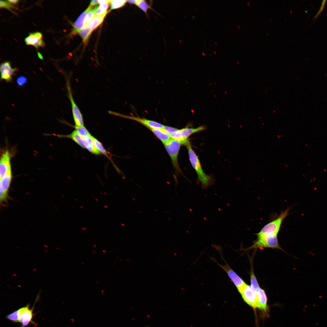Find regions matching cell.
<instances>
[{"label":"cell","mask_w":327,"mask_h":327,"mask_svg":"<svg viewBox=\"0 0 327 327\" xmlns=\"http://www.w3.org/2000/svg\"><path fill=\"white\" fill-rule=\"evenodd\" d=\"M256 293L257 308L266 315H268L269 308L267 304V298L265 291L260 288Z\"/></svg>","instance_id":"16"},{"label":"cell","mask_w":327,"mask_h":327,"mask_svg":"<svg viewBox=\"0 0 327 327\" xmlns=\"http://www.w3.org/2000/svg\"><path fill=\"white\" fill-rule=\"evenodd\" d=\"M225 272L238 290L242 288L246 283L243 279L227 264L222 265L217 263Z\"/></svg>","instance_id":"11"},{"label":"cell","mask_w":327,"mask_h":327,"mask_svg":"<svg viewBox=\"0 0 327 327\" xmlns=\"http://www.w3.org/2000/svg\"><path fill=\"white\" fill-rule=\"evenodd\" d=\"M290 208L282 211L279 216L275 220L265 225L258 233L256 234L257 237L266 234H278L282 223L288 214Z\"/></svg>","instance_id":"4"},{"label":"cell","mask_w":327,"mask_h":327,"mask_svg":"<svg viewBox=\"0 0 327 327\" xmlns=\"http://www.w3.org/2000/svg\"><path fill=\"white\" fill-rule=\"evenodd\" d=\"M127 2H128L130 4L136 5L138 0H127Z\"/></svg>","instance_id":"33"},{"label":"cell","mask_w":327,"mask_h":327,"mask_svg":"<svg viewBox=\"0 0 327 327\" xmlns=\"http://www.w3.org/2000/svg\"><path fill=\"white\" fill-rule=\"evenodd\" d=\"M149 129L164 144L171 139L169 135L163 129L152 128Z\"/></svg>","instance_id":"18"},{"label":"cell","mask_w":327,"mask_h":327,"mask_svg":"<svg viewBox=\"0 0 327 327\" xmlns=\"http://www.w3.org/2000/svg\"><path fill=\"white\" fill-rule=\"evenodd\" d=\"M92 8V7L89 5L88 8L78 17L74 23L72 32V34L78 33L79 31L84 26L87 14Z\"/></svg>","instance_id":"17"},{"label":"cell","mask_w":327,"mask_h":327,"mask_svg":"<svg viewBox=\"0 0 327 327\" xmlns=\"http://www.w3.org/2000/svg\"><path fill=\"white\" fill-rule=\"evenodd\" d=\"M251 286L254 291L256 293L260 288L255 276L253 272L250 274Z\"/></svg>","instance_id":"25"},{"label":"cell","mask_w":327,"mask_h":327,"mask_svg":"<svg viewBox=\"0 0 327 327\" xmlns=\"http://www.w3.org/2000/svg\"><path fill=\"white\" fill-rule=\"evenodd\" d=\"M136 5L145 13L146 15H147L148 9H152L151 6L145 0H138Z\"/></svg>","instance_id":"22"},{"label":"cell","mask_w":327,"mask_h":327,"mask_svg":"<svg viewBox=\"0 0 327 327\" xmlns=\"http://www.w3.org/2000/svg\"><path fill=\"white\" fill-rule=\"evenodd\" d=\"M326 1V0H323L322 1L321 5L320 7V8L315 15V16L314 17V18L315 19L319 15L320 13L322 12V11L324 8V6Z\"/></svg>","instance_id":"31"},{"label":"cell","mask_w":327,"mask_h":327,"mask_svg":"<svg viewBox=\"0 0 327 327\" xmlns=\"http://www.w3.org/2000/svg\"><path fill=\"white\" fill-rule=\"evenodd\" d=\"M111 0H98L99 6L94 8L95 16L104 14L107 11L109 4Z\"/></svg>","instance_id":"19"},{"label":"cell","mask_w":327,"mask_h":327,"mask_svg":"<svg viewBox=\"0 0 327 327\" xmlns=\"http://www.w3.org/2000/svg\"><path fill=\"white\" fill-rule=\"evenodd\" d=\"M88 25L84 26L78 32L84 43L87 41L92 31L89 28Z\"/></svg>","instance_id":"21"},{"label":"cell","mask_w":327,"mask_h":327,"mask_svg":"<svg viewBox=\"0 0 327 327\" xmlns=\"http://www.w3.org/2000/svg\"><path fill=\"white\" fill-rule=\"evenodd\" d=\"M107 13V12L103 14L95 16L89 24V28L92 31L95 29L102 22Z\"/></svg>","instance_id":"20"},{"label":"cell","mask_w":327,"mask_h":327,"mask_svg":"<svg viewBox=\"0 0 327 327\" xmlns=\"http://www.w3.org/2000/svg\"><path fill=\"white\" fill-rule=\"evenodd\" d=\"M94 9L92 8L87 13L85 18L84 26L88 25L95 16Z\"/></svg>","instance_id":"28"},{"label":"cell","mask_w":327,"mask_h":327,"mask_svg":"<svg viewBox=\"0 0 327 327\" xmlns=\"http://www.w3.org/2000/svg\"><path fill=\"white\" fill-rule=\"evenodd\" d=\"M68 97L71 104L72 112L75 126L80 127L84 126L83 116L79 108L73 99L70 83L68 80L67 82Z\"/></svg>","instance_id":"8"},{"label":"cell","mask_w":327,"mask_h":327,"mask_svg":"<svg viewBox=\"0 0 327 327\" xmlns=\"http://www.w3.org/2000/svg\"><path fill=\"white\" fill-rule=\"evenodd\" d=\"M277 233L266 234L257 237L253 245L248 249L262 248H270L282 249L278 243Z\"/></svg>","instance_id":"3"},{"label":"cell","mask_w":327,"mask_h":327,"mask_svg":"<svg viewBox=\"0 0 327 327\" xmlns=\"http://www.w3.org/2000/svg\"><path fill=\"white\" fill-rule=\"evenodd\" d=\"M27 45H31L38 48L45 46V43L43 40V35L40 32H36L31 33L25 39Z\"/></svg>","instance_id":"15"},{"label":"cell","mask_w":327,"mask_h":327,"mask_svg":"<svg viewBox=\"0 0 327 327\" xmlns=\"http://www.w3.org/2000/svg\"><path fill=\"white\" fill-rule=\"evenodd\" d=\"M206 127L201 126L195 128L186 127L180 129L177 128L169 134L171 138L180 142L182 145H185L189 141L188 138L191 135L205 130Z\"/></svg>","instance_id":"5"},{"label":"cell","mask_w":327,"mask_h":327,"mask_svg":"<svg viewBox=\"0 0 327 327\" xmlns=\"http://www.w3.org/2000/svg\"><path fill=\"white\" fill-rule=\"evenodd\" d=\"M12 169L2 178L0 181V202L1 205L7 204L10 198L9 192L13 178Z\"/></svg>","instance_id":"7"},{"label":"cell","mask_w":327,"mask_h":327,"mask_svg":"<svg viewBox=\"0 0 327 327\" xmlns=\"http://www.w3.org/2000/svg\"><path fill=\"white\" fill-rule=\"evenodd\" d=\"M11 154L6 149L1 155L0 160V179L3 177L12 169L11 164Z\"/></svg>","instance_id":"10"},{"label":"cell","mask_w":327,"mask_h":327,"mask_svg":"<svg viewBox=\"0 0 327 327\" xmlns=\"http://www.w3.org/2000/svg\"><path fill=\"white\" fill-rule=\"evenodd\" d=\"M187 148L190 163L197 175L203 189L206 188L212 183L211 178L203 171L198 157L192 148L189 141L185 145Z\"/></svg>","instance_id":"1"},{"label":"cell","mask_w":327,"mask_h":327,"mask_svg":"<svg viewBox=\"0 0 327 327\" xmlns=\"http://www.w3.org/2000/svg\"><path fill=\"white\" fill-rule=\"evenodd\" d=\"M179 141L171 139L164 144L165 148L171 159L173 165L177 172H181L178 163V156L181 145Z\"/></svg>","instance_id":"6"},{"label":"cell","mask_w":327,"mask_h":327,"mask_svg":"<svg viewBox=\"0 0 327 327\" xmlns=\"http://www.w3.org/2000/svg\"><path fill=\"white\" fill-rule=\"evenodd\" d=\"M19 310L18 309L7 315L6 318L13 322H19Z\"/></svg>","instance_id":"27"},{"label":"cell","mask_w":327,"mask_h":327,"mask_svg":"<svg viewBox=\"0 0 327 327\" xmlns=\"http://www.w3.org/2000/svg\"><path fill=\"white\" fill-rule=\"evenodd\" d=\"M27 81V78L24 76H21L18 77L16 79V83L18 85L22 86L25 84Z\"/></svg>","instance_id":"30"},{"label":"cell","mask_w":327,"mask_h":327,"mask_svg":"<svg viewBox=\"0 0 327 327\" xmlns=\"http://www.w3.org/2000/svg\"><path fill=\"white\" fill-rule=\"evenodd\" d=\"M118 115L123 117L130 119L137 122L147 127L148 129L157 128L163 129L164 125L154 121L145 118L136 117L134 116H129L117 114Z\"/></svg>","instance_id":"13"},{"label":"cell","mask_w":327,"mask_h":327,"mask_svg":"<svg viewBox=\"0 0 327 327\" xmlns=\"http://www.w3.org/2000/svg\"><path fill=\"white\" fill-rule=\"evenodd\" d=\"M238 291L246 303L254 309L257 308L256 294L251 286L246 284Z\"/></svg>","instance_id":"9"},{"label":"cell","mask_w":327,"mask_h":327,"mask_svg":"<svg viewBox=\"0 0 327 327\" xmlns=\"http://www.w3.org/2000/svg\"><path fill=\"white\" fill-rule=\"evenodd\" d=\"M93 143L97 149L105 155H107V153L106 150L100 143L97 139L93 137Z\"/></svg>","instance_id":"26"},{"label":"cell","mask_w":327,"mask_h":327,"mask_svg":"<svg viewBox=\"0 0 327 327\" xmlns=\"http://www.w3.org/2000/svg\"><path fill=\"white\" fill-rule=\"evenodd\" d=\"M98 4V0H93L90 2L89 6L91 7Z\"/></svg>","instance_id":"32"},{"label":"cell","mask_w":327,"mask_h":327,"mask_svg":"<svg viewBox=\"0 0 327 327\" xmlns=\"http://www.w3.org/2000/svg\"><path fill=\"white\" fill-rule=\"evenodd\" d=\"M17 71L16 68H12L8 61L2 63L0 65L1 80H5L7 82H11L13 77Z\"/></svg>","instance_id":"12"},{"label":"cell","mask_w":327,"mask_h":327,"mask_svg":"<svg viewBox=\"0 0 327 327\" xmlns=\"http://www.w3.org/2000/svg\"><path fill=\"white\" fill-rule=\"evenodd\" d=\"M7 1L12 4H16L19 1L18 0H8Z\"/></svg>","instance_id":"34"},{"label":"cell","mask_w":327,"mask_h":327,"mask_svg":"<svg viewBox=\"0 0 327 327\" xmlns=\"http://www.w3.org/2000/svg\"><path fill=\"white\" fill-rule=\"evenodd\" d=\"M29 305L28 304L25 306L20 309L18 321L22 324L21 327H25L30 322H32L33 311L34 306L30 309Z\"/></svg>","instance_id":"14"},{"label":"cell","mask_w":327,"mask_h":327,"mask_svg":"<svg viewBox=\"0 0 327 327\" xmlns=\"http://www.w3.org/2000/svg\"><path fill=\"white\" fill-rule=\"evenodd\" d=\"M75 130L77 133L81 137L85 138L92 136L84 126L80 127L75 126Z\"/></svg>","instance_id":"23"},{"label":"cell","mask_w":327,"mask_h":327,"mask_svg":"<svg viewBox=\"0 0 327 327\" xmlns=\"http://www.w3.org/2000/svg\"><path fill=\"white\" fill-rule=\"evenodd\" d=\"M59 137H67L72 139L75 142L83 148L87 149L91 153L99 155L101 154L94 146L92 136L85 138L81 137L75 130L71 134L67 135L58 134Z\"/></svg>","instance_id":"2"},{"label":"cell","mask_w":327,"mask_h":327,"mask_svg":"<svg viewBox=\"0 0 327 327\" xmlns=\"http://www.w3.org/2000/svg\"><path fill=\"white\" fill-rule=\"evenodd\" d=\"M126 2V0H111L110 10L121 8L125 5Z\"/></svg>","instance_id":"24"},{"label":"cell","mask_w":327,"mask_h":327,"mask_svg":"<svg viewBox=\"0 0 327 327\" xmlns=\"http://www.w3.org/2000/svg\"><path fill=\"white\" fill-rule=\"evenodd\" d=\"M0 7L1 8H4L8 10H11L12 8H14L15 7L13 4L9 2L7 0L6 1L1 0Z\"/></svg>","instance_id":"29"}]
</instances>
